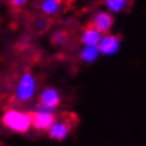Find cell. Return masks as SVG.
I'll use <instances>...</instances> for the list:
<instances>
[{"mask_svg":"<svg viewBox=\"0 0 146 146\" xmlns=\"http://www.w3.org/2000/svg\"><path fill=\"white\" fill-rule=\"evenodd\" d=\"M3 124L14 133L25 134L31 126V118L30 114H26V113L19 110H9L3 116Z\"/></svg>","mask_w":146,"mask_h":146,"instance_id":"cell-1","label":"cell"},{"mask_svg":"<svg viewBox=\"0 0 146 146\" xmlns=\"http://www.w3.org/2000/svg\"><path fill=\"white\" fill-rule=\"evenodd\" d=\"M31 118V125L38 131H46L48 130L51 125L56 121V114L53 111V108H48L45 105H40L37 110L30 114Z\"/></svg>","mask_w":146,"mask_h":146,"instance_id":"cell-2","label":"cell"},{"mask_svg":"<svg viewBox=\"0 0 146 146\" xmlns=\"http://www.w3.org/2000/svg\"><path fill=\"white\" fill-rule=\"evenodd\" d=\"M36 89V83L34 79V76L31 73H25L21 77L20 83L17 86L16 90V97L20 102H26L31 99Z\"/></svg>","mask_w":146,"mask_h":146,"instance_id":"cell-3","label":"cell"},{"mask_svg":"<svg viewBox=\"0 0 146 146\" xmlns=\"http://www.w3.org/2000/svg\"><path fill=\"white\" fill-rule=\"evenodd\" d=\"M71 125L72 124L69 121H64V120H60V121H54L50 127L48 135L51 139H54V140H63V139L67 137V135L69 134V130H71Z\"/></svg>","mask_w":146,"mask_h":146,"instance_id":"cell-4","label":"cell"},{"mask_svg":"<svg viewBox=\"0 0 146 146\" xmlns=\"http://www.w3.org/2000/svg\"><path fill=\"white\" fill-rule=\"evenodd\" d=\"M119 38L114 35H107L103 38H100L98 43V50L103 54H113L119 48Z\"/></svg>","mask_w":146,"mask_h":146,"instance_id":"cell-5","label":"cell"},{"mask_svg":"<svg viewBox=\"0 0 146 146\" xmlns=\"http://www.w3.org/2000/svg\"><path fill=\"white\" fill-rule=\"evenodd\" d=\"M92 26L96 29V30L99 31L100 34L108 32L110 30V27L113 26V17L110 14H108L105 11H100L94 16Z\"/></svg>","mask_w":146,"mask_h":146,"instance_id":"cell-6","label":"cell"},{"mask_svg":"<svg viewBox=\"0 0 146 146\" xmlns=\"http://www.w3.org/2000/svg\"><path fill=\"white\" fill-rule=\"evenodd\" d=\"M40 102L42 105L48 108H54L60 104V94L54 88H46L41 93Z\"/></svg>","mask_w":146,"mask_h":146,"instance_id":"cell-7","label":"cell"},{"mask_svg":"<svg viewBox=\"0 0 146 146\" xmlns=\"http://www.w3.org/2000/svg\"><path fill=\"white\" fill-rule=\"evenodd\" d=\"M102 38V34L98 30H96L92 25L83 31L81 36V41L84 46H97Z\"/></svg>","mask_w":146,"mask_h":146,"instance_id":"cell-8","label":"cell"},{"mask_svg":"<svg viewBox=\"0 0 146 146\" xmlns=\"http://www.w3.org/2000/svg\"><path fill=\"white\" fill-rule=\"evenodd\" d=\"M62 0H43L41 4V10L46 15H54L61 8Z\"/></svg>","mask_w":146,"mask_h":146,"instance_id":"cell-9","label":"cell"},{"mask_svg":"<svg viewBox=\"0 0 146 146\" xmlns=\"http://www.w3.org/2000/svg\"><path fill=\"white\" fill-rule=\"evenodd\" d=\"M99 50L97 46H84V48L81 52V57L84 62H93L97 60Z\"/></svg>","mask_w":146,"mask_h":146,"instance_id":"cell-10","label":"cell"},{"mask_svg":"<svg viewBox=\"0 0 146 146\" xmlns=\"http://www.w3.org/2000/svg\"><path fill=\"white\" fill-rule=\"evenodd\" d=\"M105 5L111 11H121L127 5V0H105Z\"/></svg>","mask_w":146,"mask_h":146,"instance_id":"cell-11","label":"cell"},{"mask_svg":"<svg viewBox=\"0 0 146 146\" xmlns=\"http://www.w3.org/2000/svg\"><path fill=\"white\" fill-rule=\"evenodd\" d=\"M66 40H67V36H66L64 32H57V34L53 36V42L56 43V45H62Z\"/></svg>","mask_w":146,"mask_h":146,"instance_id":"cell-12","label":"cell"},{"mask_svg":"<svg viewBox=\"0 0 146 146\" xmlns=\"http://www.w3.org/2000/svg\"><path fill=\"white\" fill-rule=\"evenodd\" d=\"M10 4H11L13 8L15 9H20L26 4V0H10Z\"/></svg>","mask_w":146,"mask_h":146,"instance_id":"cell-13","label":"cell"}]
</instances>
